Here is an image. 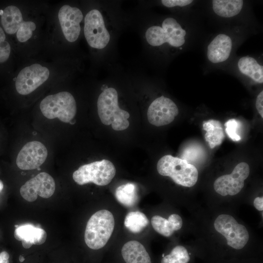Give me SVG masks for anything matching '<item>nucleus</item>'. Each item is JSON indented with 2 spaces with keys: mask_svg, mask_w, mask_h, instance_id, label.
Segmentation results:
<instances>
[{
  "mask_svg": "<svg viewBox=\"0 0 263 263\" xmlns=\"http://www.w3.org/2000/svg\"><path fill=\"white\" fill-rule=\"evenodd\" d=\"M148 224L149 220L147 216L138 211L129 212L124 220L126 227L134 233L140 232Z\"/></svg>",
  "mask_w": 263,
  "mask_h": 263,
  "instance_id": "nucleus-23",
  "label": "nucleus"
},
{
  "mask_svg": "<svg viewBox=\"0 0 263 263\" xmlns=\"http://www.w3.org/2000/svg\"><path fill=\"white\" fill-rule=\"evenodd\" d=\"M19 260L20 262H22L24 261V258L23 257H22V256L20 255L19 256Z\"/></svg>",
  "mask_w": 263,
  "mask_h": 263,
  "instance_id": "nucleus-36",
  "label": "nucleus"
},
{
  "mask_svg": "<svg viewBox=\"0 0 263 263\" xmlns=\"http://www.w3.org/2000/svg\"><path fill=\"white\" fill-rule=\"evenodd\" d=\"M214 226L216 230L225 238L227 244L234 249H242L249 240V233L245 227L229 215L218 216Z\"/></svg>",
  "mask_w": 263,
  "mask_h": 263,
  "instance_id": "nucleus-8",
  "label": "nucleus"
},
{
  "mask_svg": "<svg viewBox=\"0 0 263 263\" xmlns=\"http://www.w3.org/2000/svg\"><path fill=\"white\" fill-rule=\"evenodd\" d=\"M254 206L259 211L263 210V197H257L254 200Z\"/></svg>",
  "mask_w": 263,
  "mask_h": 263,
  "instance_id": "nucleus-33",
  "label": "nucleus"
},
{
  "mask_svg": "<svg viewBox=\"0 0 263 263\" xmlns=\"http://www.w3.org/2000/svg\"><path fill=\"white\" fill-rule=\"evenodd\" d=\"M190 258L187 249L182 245H177L170 253L163 256L161 263H188Z\"/></svg>",
  "mask_w": 263,
  "mask_h": 263,
  "instance_id": "nucleus-24",
  "label": "nucleus"
},
{
  "mask_svg": "<svg viewBox=\"0 0 263 263\" xmlns=\"http://www.w3.org/2000/svg\"><path fill=\"white\" fill-rule=\"evenodd\" d=\"M236 71L238 74L254 83H263V66L254 56H242L236 61Z\"/></svg>",
  "mask_w": 263,
  "mask_h": 263,
  "instance_id": "nucleus-16",
  "label": "nucleus"
},
{
  "mask_svg": "<svg viewBox=\"0 0 263 263\" xmlns=\"http://www.w3.org/2000/svg\"><path fill=\"white\" fill-rule=\"evenodd\" d=\"M43 115L48 119L57 118L64 123H69L76 113L75 100L70 93L61 92L45 97L40 103Z\"/></svg>",
  "mask_w": 263,
  "mask_h": 263,
  "instance_id": "nucleus-5",
  "label": "nucleus"
},
{
  "mask_svg": "<svg viewBox=\"0 0 263 263\" xmlns=\"http://www.w3.org/2000/svg\"><path fill=\"white\" fill-rule=\"evenodd\" d=\"M151 223L154 229L164 236L169 237L174 231L168 220L160 216H153L151 218Z\"/></svg>",
  "mask_w": 263,
  "mask_h": 263,
  "instance_id": "nucleus-25",
  "label": "nucleus"
},
{
  "mask_svg": "<svg viewBox=\"0 0 263 263\" xmlns=\"http://www.w3.org/2000/svg\"><path fill=\"white\" fill-rule=\"evenodd\" d=\"M3 188V184L2 182L0 180V192L2 191Z\"/></svg>",
  "mask_w": 263,
  "mask_h": 263,
  "instance_id": "nucleus-35",
  "label": "nucleus"
},
{
  "mask_svg": "<svg viewBox=\"0 0 263 263\" xmlns=\"http://www.w3.org/2000/svg\"><path fill=\"white\" fill-rule=\"evenodd\" d=\"M237 37L232 32H223L216 34L208 43L206 51L207 62L218 66L228 61L237 46Z\"/></svg>",
  "mask_w": 263,
  "mask_h": 263,
  "instance_id": "nucleus-7",
  "label": "nucleus"
},
{
  "mask_svg": "<svg viewBox=\"0 0 263 263\" xmlns=\"http://www.w3.org/2000/svg\"><path fill=\"white\" fill-rule=\"evenodd\" d=\"M240 126L239 121L235 119H229L225 124V132L229 137L233 141H238L241 139L238 133Z\"/></svg>",
  "mask_w": 263,
  "mask_h": 263,
  "instance_id": "nucleus-28",
  "label": "nucleus"
},
{
  "mask_svg": "<svg viewBox=\"0 0 263 263\" xmlns=\"http://www.w3.org/2000/svg\"><path fill=\"white\" fill-rule=\"evenodd\" d=\"M56 184L48 173L42 172L27 181L20 188L21 196L28 202H34L38 196L48 198L54 194Z\"/></svg>",
  "mask_w": 263,
  "mask_h": 263,
  "instance_id": "nucleus-12",
  "label": "nucleus"
},
{
  "mask_svg": "<svg viewBox=\"0 0 263 263\" xmlns=\"http://www.w3.org/2000/svg\"><path fill=\"white\" fill-rule=\"evenodd\" d=\"M5 37L4 31L0 27V63L6 61L10 54V46L5 40Z\"/></svg>",
  "mask_w": 263,
  "mask_h": 263,
  "instance_id": "nucleus-29",
  "label": "nucleus"
},
{
  "mask_svg": "<svg viewBox=\"0 0 263 263\" xmlns=\"http://www.w3.org/2000/svg\"><path fill=\"white\" fill-rule=\"evenodd\" d=\"M210 3L212 13L224 19L237 18L245 8V2L242 0H213Z\"/></svg>",
  "mask_w": 263,
  "mask_h": 263,
  "instance_id": "nucleus-18",
  "label": "nucleus"
},
{
  "mask_svg": "<svg viewBox=\"0 0 263 263\" xmlns=\"http://www.w3.org/2000/svg\"><path fill=\"white\" fill-rule=\"evenodd\" d=\"M115 173L116 169L112 162L103 159L80 166L74 172L73 178L79 185L93 183L103 186L109 184Z\"/></svg>",
  "mask_w": 263,
  "mask_h": 263,
  "instance_id": "nucleus-6",
  "label": "nucleus"
},
{
  "mask_svg": "<svg viewBox=\"0 0 263 263\" xmlns=\"http://www.w3.org/2000/svg\"><path fill=\"white\" fill-rule=\"evenodd\" d=\"M256 108L259 113L263 117V91H261L258 94L256 100Z\"/></svg>",
  "mask_w": 263,
  "mask_h": 263,
  "instance_id": "nucleus-32",
  "label": "nucleus"
},
{
  "mask_svg": "<svg viewBox=\"0 0 263 263\" xmlns=\"http://www.w3.org/2000/svg\"><path fill=\"white\" fill-rule=\"evenodd\" d=\"M121 254L126 263H151L146 248L137 241L125 243L122 248Z\"/></svg>",
  "mask_w": 263,
  "mask_h": 263,
  "instance_id": "nucleus-19",
  "label": "nucleus"
},
{
  "mask_svg": "<svg viewBox=\"0 0 263 263\" xmlns=\"http://www.w3.org/2000/svg\"><path fill=\"white\" fill-rule=\"evenodd\" d=\"M179 113L176 104L170 98L162 95L154 99L147 112L149 122L156 126H162L172 122Z\"/></svg>",
  "mask_w": 263,
  "mask_h": 263,
  "instance_id": "nucleus-13",
  "label": "nucleus"
},
{
  "mask_svg": "<svg viewBox=\"0 0 263 263\" xmlns=\"http://www.w3.org/2000/svg\"><path fill=\"white\" fill-rule=\"evenodd\" d=\"M250 172L249 165L241 162L234 168L232 173L220 176L214 183L215 191L221 195L233 196L239 193L244 186V181Z\"/></svg>",
  "mask_w": 263,
  "mask_h": 263,
  "instance_id": "nucleus-10",
  "label": "nucleus"
},
{
  "mask_svg": "<svg viewBox=\"0 0 263 263\" xmlns=\"http://www.w3.org/2000/svg\"><path fill=\"white\" fill-rule=\"evenodd\" d=\"M49 75L48 69L39 64L24 68L18 74L16 80L17 92L22 95L31 93L47 80Z\"/></svg>",
  "mask_w": 263,
  "mask_h": 263,
  "instance_id": "nucleus-11",
  "label": "nucleus"
},
{
  "mask_svg": "<svg viewBox=\"0 0 263 263\" xmlns=\"http://www.w3.org/2000/svg\"><path fill=\"white\" fill-rule=\"evenodd\" d=\"M114 227V219L110 211H97L87 222L84 234L86 244L94 250L102 248L110 238Z\"/></svg>",
  "mask_w": 263,
  "mask_h": 263,
  "instance_id": "nucleus-3",
  "label": "nucleus"
},
{
  "mask_svg": "<svg viewBox=\"0 0 263 263\" xmlns=\"http://www.w3.org/2000/svg\"><path fill=\"white\" fill-rule=\"evenodd\" d=\"M58 17L65 38L71 42L76 41L80 34V23L83 19L81 10L64 5L60 8Z\"/></svg>",
  "mask_w": 263,
  "mask_h": 263,
  "instance_id": "nucleus-15",
  "label": "nucleus"
},
{
  "mask_svg": "<svg viewBox=\"0 0 263 263\" xmlns=\"http://www.w3.org/2000/svg\"><path fill=\"white\" fill-rule=\"evenodd\" d=\"M203 127V129L206 131L205 135L206 141L208 142L211 149L222 143L225 136L220 121L211 119L204 122Z\"/></svg>",
  "mask_w": 263,
  "mask_h": 263,
  "instance_id": "nucleus-21",
  "label": "nucleus"
},
{
  "mask_svg": "<svg viewBox=\"0 0 263 263\" xmlns=\"http://www.w3.org/2000/svg\"><path fill=\"white\" fill-rule=\"evenodd\" d=\"M115 196L122 205L128 207H132L138 200L136 185L128 183L119 186L115 190Z\"/></svg>",
  "mask_w": 263,
  "mask_h": 263,
  "instance_id": "nucleus-22",
  "label": "nucleus"
},
{
  "mask_svg": "<svg viewBox=\"0 0 263 263\" xmlns=\"http://www.w3.org/2000/svg\"><path fill=\"white\" fill-rule=\"evenodd\" d=\"M48 155L46 147L41 142L33 141L26 143L19 152L16 164L22 170H32L39 168Z\"/></svg>",
  "mask_w": 263,
  "mask_h": 263,
  "instance_id": "nucleus-14",
  "label": "nucleus"
},
{
  "mask_svg": "<svg viewBox=\"0 0 263 263\" xmlns=\"http://www.w3.org/2000/svg\"><path fill=\"white\" fill-rule=\"evenodd\" d=\"M15 227L14 237L17 240L21 241L22 246L25 248H29L33 244H41L46 240L47 233L42 228L31 224L19 226L16 225Z\"/></svg>",
  "mask_w": 263,
  "mask_h": 263,
  "instance_id": "nucleus-17",
  "label": "nucleus"
},
{
  "mask_svg": "<svg viewBox=\"0 0 263 263\" xmlns=\"http://www.w3.org/2000/svg\"><path fill=\"white\" fill-rule=\"evenodd\" d=\"M84 36L89 45L103 49L108 44L110 36L105 28L101 13L96 9L89 11L84 19Z\"/></svg>",
  "mask_w": 263,
  "mask_h": 263,
  "instance_id": "nucleus-9",
  "label": "nucleus"
},
{
  "mask_svg": "<svg viewBox=\"0 0 263 263\" xmlns=\"http://www.w3.org/2000/svg\"><path fill=\"white\" fill-rule=\"evenodd\" d=\"M162 4L168 8L179 7L182 8H189L195 3L192 0H163Z\"/></svg>",
  "mask_w": 263,
  "mask_h": 263,
  "instance_id": "nucleus-30",
  "label": "nucleus"
},
{
  "mask_svg": "<svg viewBox=\"0 0 263 263\" xmlns=\"http://www.w3.org/2000/svg\"><path fill=\"white\" fill-rule=\"evenodd\" d=\"M158 173L169 176L177 184L191 187L196 183L198 172L196 168L185 160L166 155L161 158L157 164Z\"/></svg>",
  "mask_w": 263,
  "mask_h": 263,
  "instance_id": "nucleus-4",
  "label": "nucleus"
},
{
  "mask_svg": "<svg viewBox=\"0 0 263 263\" xmlns=\"http://www.w3.org/2000/svg\"><path fill=\"white\" fill-rule=\"evenodd\" d=\"M9 255L6 251H3L0 253V263H9Z\"/></svg>",
  "mask_w": 263,
  "mask_h": 263,
  "instance_id": "nucleus-34",
  "label": "nucleus"
},
{
  "mask_svg": "<svg viewBox=\"0 0 263 263\" xmlns=\"http://www.w3.org/2000/svg\"><path fill=\"white\" fill-rule=\"evenodd\" d=\"M1 22L6 33L13 34L16 33L23 22L20 10L13 5L6 7L2 11Z\"/></svg>",
  "mask_w": 263,
  "mask_h": 263,
  "instance_id": "nucleus-20",
  "label": "nucleus"
},
{
  "mask_svg": "<svg viewBox=\"0 0 263 263\" xmlns=\"http://www.w3.org/2000/svg\"><path fill=\"white\" fill-rule=\"evenodd\" d=\"M97 112L101 122L105 125H112L115 131H122L129 126L130 114L121 109L118 104L117 92L113 88H107L99 95Z\"/></svg>",
  "mask_w": 263,
  "mask_h": 263,
  "instance_id": "nucleus-2",
  "label": "nucleus"
},
{
  "mask_svg": "<svg viewBox=\"0 0 263 263\" xmlns=\"http://www.w3.org/2000/svg\"><path fill=\"white\" fill-rule=\"evenodd\" d=\"M192 28L187 23H181L172 17L165 19L161 25L149 28L145 34L149 44L159 47L165 44L182 51L189 45L192 38Z\"/></svg>",
  "mask_w": 263,
  "mask_h": 263,
  "instance_id": "nucleus-1",
  "label": "nucleus"
},
{
  "mask_svg": "<svg viewBox=\"0 0 263 263\" xmlns=\"http://www.w3.org/2000/svg\"><path fill=\"white\" fill-rule=\"evenodd\" d=\"M168 220L170 223L174 231L178 230L182 227L183 221L179 215L177 214H171Z\"/></svg>",
  "mask_w": 263,
  "mask_h": 263,
  "instance_id": "nucleus-31",
  "label": "nucleus"
},
{
  "mask_svg": "<svg viewBox=\"0 0 263 263\" xmlns=\"http://www.w3.org/2000/svg\"><path fill=\"white\" fill-rule=\"evenodd\" d=\"M36 28V25L34 22L23 21L17 32V39L21 42L26 41L31 38Z\"/></svg>",
  "mask_w": 263,
  "mask_h": 263,
  "instance_id": "nucleus-27",
  "label": "nucleus"
},
{
  "mask_svg": "<svg viewBox=\"0 0 263 263\" xmlns=\"http://www.w3.org/2000/svg\"><path fill=\"white\" fill-rule=\"evenodd\" d=\"M204 150L201 147L193 145L187 147L182 155V159L185 160L188 163L202 159Z\"/></svg>",
  "mask_w": 263,
  "mask_h": 263,
  "instance_id": "nucleus-26",
  "label": "nucleus"
}]
</instances>
